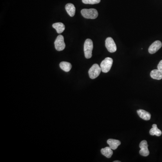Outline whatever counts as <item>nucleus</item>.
<instances>
[{
  "mask_svg": "<svg viewBox=\"0 0 162 162\" xmlns=\"http://www.w3.org/2000/svg\"><path fill=\"white\" fill-rule=\"evenodd\" d=\"M93 48L92 41L90 39H87L84 44V52L85 56L87 59H90L92 57V52Z\"/></svg>",
  "mask_w": 162,
  "mask_h": 162,
  "instance_id": "nucleus-1",
  "label": "nucleus"
},
{
  "mask_svg": "<svg viewBox=\"0 0 162 162\" xmlns=\"http://www.w3.org/2000/svg\"><path fill=\"white\" fill-rule=\"evenodd\" d=\"M83 17L87 19H95L98 16V13L96 9H82L81 11Z\"/></svg>",
  "mask_w": 162,
  "mask_h": 162,
  "instance_id": "nucleus-2",
  "label": "nucleus"
},
{
  "mask_svg": "<svg viewBox=\"0 0 162 162\" xmlns=\"http://www.w3.org/2000/svg\"><path fill=\"white\" fill-rule=\"evenodd\" d=\"M113 60L110 57H107L101 62L100 67L101 71L104 73L109 72L113 65Z\"/></svg>",
  "mask_w": 162,
  "mask_h": 162,
  "instance_id": "nucleus-3",
  "label": "nucleus"
},
{
  "mask_svg": "<svg viewBox=\"0 0 162 162\" xmlns=\"http://www.w3.org/2000/svg\"><path fill=\"white\" fill-rule=\"evenodd\" d=\"M101 71L100 67L98 64H94L88 71L89 77L91 79H95L99 76Z\"/></svg>",
  "mask_w": 162,
  "mask_h": 162,
  "instance_id": "nucleus-4",
  "label": "nucleus"
},
{
  "mask_svg": "<svg viewBox=\"0 0 162 162\" xmlns=\"http://www.w3.org/2000/svg\"><path fill=\"white\" fill-rule=\"evenodd\" d=\"M55 46L56 50L62 51L65 48V44L64 42V38L62 35H59L55 42Z\"/></svg>",
  "mask_w": 162,
  "mask_h": 162,
  "instance_id": "nucleus-5",
  "label": "nucleus"
},
{
  "mask_svg": "<svg viewBox=\"0 0 162 162\" xmlns=\"http://www.w3.org/2000/svg\"><path fill=\"white\" fill-rule=\"evenodd\" d=\"M105 46L108 51L110 53H114L117 50V46L113 39L111 37L106 38Z\"/></svg>",
  "mask_w": 162,
  "mask_h": 162,
  "instance_id": "nucleus-6",
  "label": "nucleus"
},
{
  "mask_svg": "<svg viewBox=\"0 0 162 162\" xmlns=\"http://www.w3.org/2000/svg\"><path fill=\"white\" fill-rule=\"evenodd\" d=\"M141 150L139 152V153L142 156L144 157H146L150 154V151L148 150V145L147 142L146 140H143L141 141L139 145Z\"/></svg>",
  "mask_w": 162,
  "mask_h": 162,
  "instance_id": "nucleus-7",
  "label": "nucleus"
},
{
  "mask_svg": "<svg viewBox=\"0 0 162 162\" xmlns=\"http://www.w3.org/2000/svg\"><path fill=\"white\" fill-rule=\"evenodd\" d=\"M162 46V43L160 41H156L153 43L148 48V52L151 54H154L157 52Z\"/></svg>",
  "mask_w": 162,
  "mask_h": 162,
  "instance_id": "nucleus-8",
  "label": "nucleus"
},
{
  "mask_svg": "<svg viewBox=\"0 0 162 162\" xmlns=\"http://www.w3.org/2000/svg\"><path fill=\"white\" fill-rule=\"evenodd\" d=\"M137 114L141 119L144 120L148 121L151 119V114L150 113L143 109H138L137 111Z\"/></svg>",
  "mask_w": 162,
  "mask_h": 162,
  "instance_id": "nucleus-9",
  "label": "nucleus"
},
{
  "mask_svg": "<svg viewBox=\"0 0 162 162\" xmlns=\"http://www.w3.org/2000/svg\"><path fill=\"white\" fill-rule=\"evenodd\" d=\"M108 145L111 148L112 150H115L118 148V146L120 145L121 142L119 140L115 139H109L107 141Z\"/></svg>",
  "mask_w": 162,
  "mask_h": 162,
  "instance_id": "nucleus-10",
  "label": "nucleus"
},
{
  "mask_svg": "<svg viewBox=\"0 0 162 162\" xmlns=\"http://www.w3.org/2000/svg\"><path fill=\"white\" fill-rule=\"evenodd\" d=\"M65 10L70 17L74 16L75 14V7L74 6V5L72 3H68L66 5Z\"/></svg>",
  "mask_w": 162,
  "mask_h": 162,
  "instance_id": "nucleus-11",
  "label": "nucleus"
},
{
  "mask_svg": "<svg viewBox=\"0 0 162 162\" xmlns=\"http://www.w3.org/2000/svg\"><path fill=\"white\" fill-rule=\"evenodd\" d=\"M52 27L56 30L57 33L59 34H60L63 33L64 30H65V28L64 24L60 22L54 23L52 25Z\"/></svg>",
  "mask_w": 162,
  "mask_h": 162,
  "instance_id": "nucleus-12",
  "label": "nucleus"
},
{
  "mask_svg": "<svg viewBox=\"0 0 162 162\" xmlns=\"http://www.w3.org/2000/svg\"><path fill=\"white\" fill-rule=\"evenodd\" d=\"M151 77L152 78L156 80H161L162 79V72L158 70H153L151 72Z\"/></svg>",
  "mask_w": 162,
  "mask_h": 162,
  "instance_id": "nucleus-13",
  "label": "nucleus"
},
{
  "mask_svg": "<svg viewBox=\"0 0 162 162\" xmlns=\"http://www.w3.org/2000/svg\"><path fill=\"white\" fill-rule=\"evenodd\" d=\"M101 153L104 156L107 158H110L113 155V152L110 147H106L104 148H102Z\"/></svg>",
  "mask_w": 162,
  "mask_h": 162,
  "instance_id": "nucleus-14",
  "label": "nucleus"
},
{
  "mask_svg": "<svg viewBox=\"0 0 162 162\" xmlns=\"http://www.w3.org/2000/svg\"><path fill=\"white\" fill-rule=\"evenodd\" d=\"M150 134L151 136L155 135L156 136H159L162 135V131L158 128L156 124H153L152 125V128L150 130Z\"/></svg>",
  "mask_w": 162,
  "mask_h": 162,
  "instance_id": "nucleus-15",
  "label": "nucleus"
},
{
  "mask_svg": "<svg viewBox=\"0 0 162 162\" xmlns=\"http://www.w3.org/2000/svg\"><path fill=\"white\" fill-rule=\"evenodd\" d=\"M60 66L61 69L66 72L70 71L72 68L71 64L69 62H65V61L61 62L60 64Z\"/></svg>",
  "mask_w": 162,
  "mask_h": 162,
  "instance_id": "nucleus-16",
  "label": "nucleus"
},
{
  "mask_svg": "<svg viewBox=\"0 0 162 162\" xmlns=\"http://www.w3.org/2000/svg\"><path fill=\"white\" fill-rule=\"evenodd\" d=\"M82 2L85 4H98L100 2V0H82Z\"/></svg>",
  "mask_w": 162,
  "mask_h": 162,
  "instance_id": "nucleus-17",
  "label": "nucleus"
},
{
  "mask_svg": "<svg viewBox=\"0 0 162 162\" xmlns=\"http://www.w3.org/2000/svg\"><path fill=\"white\" fill-rule=\"evenodd\" d=\"M158 69L162 72V60L160 61L159 64L158 65Z\"/></svg>",
  "mask_w": 162,
  "mask_h": 162,
  "instance_id": "nucleus-18",
  "label": "nucleus"
},
{
  "mask_svg": "<svg viewBox=\"0 0 162 162\" xmlns=\"http://www.w3.org/2000/svg\"><path fill=\"white\" fill-rule=\"evenodd\" d=\"M114 162H120V161H118V160H117V161H114Z\"/></svg>",
  "mask_w": 162,
  "mask_h": 162,
  "instance_id": "nucleus-19",
  "label": "nucleus"
}]
</instances>
